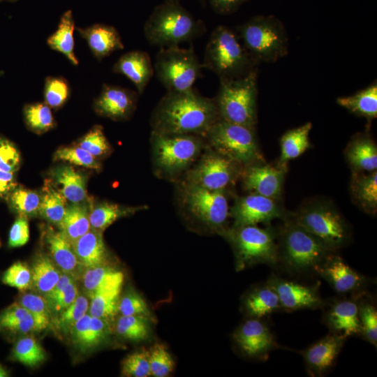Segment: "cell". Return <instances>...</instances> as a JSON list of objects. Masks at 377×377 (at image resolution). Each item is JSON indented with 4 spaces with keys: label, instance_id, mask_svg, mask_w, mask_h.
I'll list each match as a JSON object with an SVG mask.
<instances>
[{
    "label": "cell",
    "instance_id": "cell-26",
    "mask_svg": "<svg viewBox=\"0 0 377 377\" xmlns=\"http://www.w3.org/2000/svg\"><path fill=\"white\" fill-rule=\"evenodd\" d=\"M80 265L91 268L107 265L108 253L102 232L91 228L72 244Z\"/></svg>",
    "mask_w": 377,
    "mask_h": 377
},
{
    "label": "cell",
    "instance_id": "cell-18",
    "mask_svg": "<svg viewBox=\"0 0 377 377\" xmlns=\"http://www.w3.org/2000/svg\"><path fill=\"white\" fill-rule=\"evenodd\" d=\"M138 94L120 86L103 84L94 102V110L100 116L113 120L128 119L135 110Z\"/></svg>",
    "mask_w": 377,
    "mask_h": 377
},
{
    "label": "cell",
    "instance_id": "cell-7",
    "mask_svg": "<svg viewBox=\"0 0 377 377\" xmlns=\"http://www.w3.org/2000/svg\"><path fill=\"white\" fill-rule=\"evenodd\" d=\"M238 36L253 60L275 62L288 52V38L282 22L272 15H256L237 28Z\"/></svg>",
    "mask_w": 377,
    "mask_h": 377
},
{
    "label": "cell",
    "instance_id": "cell-12",
    "mask_svg": "<svg viewBox=\"0 0 377 377\" xmlns=\"http://www.w3.org/2000/svg\"><path fill=\"white\" fill-rule=\"evenodd\" d=\"M242 168L213 149L188 171L185 182L211 191H226L240 177Z\"/></svg>",
    "mask_w": 377,
    "mask_h": 377
},
{
    "label": "cell",
    "instance_id": "cell-11",
    "mask_svg": "<svg viewBox=\"0 0 377 377\" xmlns=\"http://www.w3.org/2000/svg\"><path fill=\"white\" fill-rule=\"evenodd\" d=\"M205 138L214 151L242 166L264 159L253 128L219 119Z\"/></svg>",
    "mask_w": 377,
    "mask_h": 377
},
{
    "label": "cell",
    "instance_id": "cell-22",
    "mask_svg": "<svg viewBox=\"0 0 377 377\" xmlns=\"http://www.w3.org/2000/svg\"><path fill=\"white\" fill-rule=\"evenodd\" d=\"M112 70L113 73L128 78L140 94L144 92L154 72L150 56L142 50H132L121 55Z\"/></svg>",
    "mask_w": 377,
    "mask_h": 377
},
{
    "label": "cell",
    "instance_id": "cell-34",
    "mask_svg": "<svg viewBox=\"0 0 377 377\" xmlns=\"http://www.w3.org/2000/svg\"><path fill=\"white\" fill-rule=\"evenodd\" d=\"M147 208V205L127 207L106 202L98 204L89 212L91 228L103 232L117 219Z\"/></svg>",
    "mask_w": 377,
    "mask_h": 377
},
{
    "label": "cell",
    "instance_id": "cell-5",
    "mask_svg": "<svg viewBox=\"0 0 377 377\" xmlns=\"http://www.w3.org/2000/svg\"><path fill=\"white\" fill-rule=\"evenodd\" d=\"M201 64L220 79L244 76L257 65L238 35L224 25L218 26L212 33Z\"/></svg>",
    "mask_w": 377,
    "mask_h": 377
},
{
    "label": "cell",
    "instance_id": "cell-42",
    "mask_svg": "<svg viewBox=\"0 0 377 377\" xmlns=\"http://www.w3.org/2000/svg\"><path fill=\"white\" fill-rule=\"evenodd\" d=\"M45 103L50 108L59 109L62 107L71 96V86L63 77L47 76L44 84Z\"/></svg>",
    "mask_w": 377,
    "mask_h": 377
},
{
    "label": "cell",
    "instance_id": "cell-52",
    "mask_svg": "<svg viewBox=\"0 0 377 377\" xmlns=\"http://www.w3.org/2000/svg\"><path fill=\"white\" fill-rule=\"evenodd\" d=\"M118 311L121 316H138L149 318L151 313L145 300L137 293L129 291L118 304Z\"/></svg>",
    "mask_w": 377,
    "mask_h": 377
},
{
    "label": "cell",
    "instance_id": "cell-28",
    "mask_svg": "<svg viewBox=\"0 0 377 377\" xmlns=\"http://www.w3.org/2000/svg\"><path fill=\"white\" fill-rule=\"evenodd\" d=\"M45 241L50 251L51 259L66 274L75 278L77 275L80 265L73 251L72 244L59 230L48 228L45 232Z\"/></svg>",
    "mask_w": 377,
    "mask_h": 377
},
{
    "label": "cell",
    "instance_id": "cell-14",
    "mask_svg": "<svg viewBox=\"0 0 377 377\" xmlns=\"http://www.w3.org/2000/svg\"><path fill=\"white\" fill-rule=\"evenodd\" d=\"M288 214L280 200L254 193L237 198L230 211L234 220L232 227L260 223L267 226L276 219H283Z\"/></svg>",
    "mask_w": 377,
    "mask_h": 377
},
{
    "label": "cell",
    "instance_id": "cell-6",
    "mask_svg": "<svg viewBox=\"0 0 377 377\" xmlns=\"http://www.w3.org/2000/svg\"><path fill=\"white\" fill-rule=\"evenodd\" d=\"M258 71L231 79H220L214 98L220 119L255 128L258 121Z\"/></svg>",
    "mask_w": 377,
    "mask_h": 377
},
{
    "label": "cell",
    "instance_id": "cell-3",
    "mask_svg": "<svg viewBox=\"0 0 377 377\" xmlns=\"http://www.w3.org/2000/svg\"><path fill=\"white\" fill-rule=\"evenodd\" d=\"M205 30L203 22L195 19L179 2L168 0L154 8L144 25L148 43L161 47L191 41Z\"/></svg>",
    "mask_w": 377,
    "mask_h": 377
},
{
    "label": "cell",
    "instance_id": "cell-38",
    "mask_svg": "<svg viewBox=\"0 0 377 377\" xmlns=\"http://www.w3.org/2000/svg\"><path fill=\"white\" fill-rule=\"evenodd\" d=\"M123 281V273L108 265L86 268L82 274L83 286L90 297L103 287Z\"/></svg>",
    "mask_w": 377,
    "mask_h": 377
},
{
    "label": "cell",
    "instance_id": "cell-36",
    "mask_svg": "<svg viewBox=\"0 0 377 377\" xmlns=\"http://www.w3.org/2000/svg\"><path fill=\"white\" fill-rule=\"evenodd\" d=\"M57 267L46 255L40 254L36 258L31 269V286L38 293L45 295L52 290L61 275Z\"/></svg>",
    "mask_w": 377,
    "mask_h": 377
},
{
    "label": "cell",
    "instance_id": "cell-44",
    "mask_svg": "<svg viewBox=\"0 0 377 377\" xmlns=\"http://www.w3.org/2000/svg\"><path fill=\"white\" fill-rule=\"evenodd\" d=\"M362 293L358 299L359 318L362 327V334L364 339L377 346V311L374 304L367 300H362Z\"/></svg>",
    "mask_w": 377,
    "mask_h": 377
},
{
    "label": "cell",
    "instance_id": "cell-27",
    "mask_svg": "<svg viewBox=\"0 0 377 377\" xmlns=\"http://www.w3.org/2000/svg\"><path fill=\"white\" fill-rule=\"evenodd\" d=\"M50 174L52 184L66 200L71 203H78L86 199V177L72 166L55 167Z\"/></svg>",
    "mask_w": 377,
    "mask_h": 377
},
{
    "label": "cell",
    "instance_id": "cell-25",
    "mask_svg": "<svg viewBox=\"0 0 377 377\" xmlns=\"http://www.w3.org/2000/svg\"><path fill=\"white\" fill-rule=\"evenodd\" d=\"M349 191L352 201L364 212H377V170L352 172Z\"/></svg>",
    "mask_w": 377,
    "mask_h": 377
},
{
    "label": "cell",
    "instance_id": "cell-30",
    "mask_svg": "<svg viewBox=\"0 0 377 377\" xmlns=\"http://www.w3.org/2000/svg\"><path fill=\"white\" fill-rule=\"evenodd\" d=\"M75 28L72 10H68L61 16L55 31L47 38V44L52 50L64 54L71 64L77 66L79 61L74 51Z\"/></svg>",
    "mask_w": 377,
    "mask_h": 377
},
{
    "label": "cell",
    "instance_id": "cell-58",
    "mask_svg": "<svg viewBox=\"0 0 377 377\" xmlns=\"http://www.w3.org/2000/svg\"><path fill=\"white\" fill-rule=\"evenodd\" d=\"M213 10L220 15H229L237 11L248 0H207Z\"/></svg>",
    "mask_w": 377,
    "mask_h": 377
},
{
    "label": "cell",
    "instance_id": "cell-54",
    "mask_svg": "<svg viewBox=\"0 0 377 377\" xmlns=\"http://www.w3.org/2000/svg\"><path fill=\"white\" fill-rule=\"evenodd\" d=\"M20 165V154L16 146L8 139L0 135V170L15 172Z\"/></svg>",
    "mask_w": 377,
    "mask_h": 377
},
{
    "label": "cell",
    "instance_id": "cell-33",
    "mask_svg": "<svg viewBox=\"0 0 377 377\" xmlns=\"http://www.w3.org/2000/svg\"><path fill=\"white\" fill-rule=\"evenodd\" d=\"M89 212L85 203H71L66 206L65 214L58 227L71 244L91 229Z\"/></svg>",
    "mask_w": 377,
    "mask_h": 377
},
{
    "label": "cell",
    "instance_id": "cell-61",
    "mask_svg": "<svg viewBox=\"0 0 377 377\" xmlns=\"http://www.w3.org/2000/svg\"><path fill=\"white\" fill-rule=\"evenodd\" d=\"M8 373L7 370L0 364V377L8 376Z\"/></svg>",
    "mask_w": 377,
    "mask_h": 377
},
{
    "label": "cell",
    "instance_id": "cell-46",
    "mask_svg": "<svg viewBox=\"0 0 377 377\" xmlns=\"http://www.w3.org/2000/svg\"><path fill=\"white\" fill-rule=\"evenodd\" d=\"M77 146L82 148L94 157L107 155L111 149L103 128L101 125H95L79 141Z\"/></svg>",
    "mask_w": 377,
    "mask_h": 377
},
{
    "label": "cell",
    "instance_id": "cell-2",
    "mask_svg": "<svg viewBox=\"0 0 377 377\" xmlns=\"http://www.w3.org/2000/svg\"><path fill=\"white\" fill-rule=\"evenodd\" d=\"M276 230L279 263L290 274L316 272L332 251L322 241L297 223L291 213Z\"/></svg>",
    "mask_w": 377,
    "mask_h": 377
},
{
    "label": "cell",
    "instance_id": "cell-45",
    "mask_svg": "<svg viewBox=\"0 0 377 377\" xmlns=\"http://www.w3.org/2000/svg\"><path fill=\"white\" fill-rule=\"evenodd\" d=\"M88 299L78 295L76 299L66 309L62 310L56 320L57 327L64 332H70L72 326L88 311Z\"/></svg>",
    "mask_w": 377,
    "mask_h": 377
},
{
    "label": "cell",
    "instance_id": "cell-47",
    "mask_svg": "<svg viewBox=\"0 0 377 377\" xmlns=\"http://www.w3.org/2000/svg\"><path fill=\"white\" fill-rule=\"evenodd\" d=\"M149 352L142 348L128 355L122 362L121 374L128 377H147L151 376Z\"/></svg>",
    "mask_w": 377,
    "mask_h": 377
},
{
    "label": "cell",
    "instance_id": "cell-29",
    "mask_svg": "<svg viewBox=\"0 0 377 377\" xmlns=\"http://www.w3.org/2000/svg\"><path fill=\"white\" fill-rule=\"evenodd\" d=\"M312 124H306L283 134L280 139L281 155L277 166L287 172L288 163L302 155L310 147L309 133Z\"/></svg>",
    "mask_w": 377,
    "mask_h": 377
},
{
    "label": "cell",
    "instance_id": "cell-59",
    "mask_svg": "<svg viewBox=\"0 0 377 377\" xmlns=\"http://www.w3.org/2000/svg\"><path fill=\"white\" fill-rule=\"evenodd\" d=\"M17 186L14 172L0 170V198L6 199Z\"/></svg>",
    "mask_w": 377,
    "mask_h": 377
},
{
    "label": "cell",
    "instance_id": "cell-17",
    "mask_svg": "<svg viewBox=\"0 0 377 377\" xmlns=\"http://www.w3.org/2000/svg\"><path fill=\"white\" fill-rule=\"evenodd\" d=\"M232 337L242 352L249 357H267L277 347L272 332L261 318L246 320Z\"/></svg>",
    "mask_w": 377,
    "mask_h": 377
},
{
    "label": "cell",
    "instance_id": "cell-31",
    "mask_svg": "<svg viewBox=\"0 0 377 377\" xmlns=\"http://www.w3.org/2000/svg\"><path fill=\"white\" fill-rule=\"evenodd\" d=\"M337 103L350 113L364 117L370 123L377 117L376 82L353 95L339 97Z\"/></svg>",
    "mask_w": 377,
    "mask_h": 377
},
{
    "label": "cell",
    "instance_id": "cell-8",
    "mask_svg": "<svg viewBox=\"0 0 377 377\" xmlns=\"http://www.w3.org/2000/svg\"><path fill=\"white\" fill-rule=\"evenodd\" d=\"M156 171L162 177H177L198 158L204 146L202 137L190 134L151 132Z\"/></svg>",
    "mask_w": 377,
    "mask_h": 377
},
{
    "label": "cell",
    "instance_id": "cell-20",
    "mask_svg": "<svg viewBox=\"0 0 377 377\" xmlns=\"http://www.w3.org/2000/svg\"><path fill=\"white\" fill-rule=\"evenodd\" d=\"M346 338L330 332L323 339L302 351L307 370L313 376H321L329 371L345 343Z\"/></svg>",
    "mask_w": 377,
    "mask_h": 377
},
{
    "label": "cell",
    "instance_id": "cell-62",
    "mask_svg": "<svg viewBox=\"0 0 377 377\" xmlns=\"http://www.w3.org/2000/svg\"><path fill=\"white\" fill-rule=\"evenodd\" d=\"M18 0H0V2L1 1H8V2H15V1H17Z\"/></svg>",
    "mask_w": 377,
    "mask_h": 377
},
{
    "label": "cell",
    "instance_id": "cell-24",
    "mask_svg": "<svg viewBox=\"0 0 377 377\" xmlns=\"http://www.w3.org/2000/svg\"><path fill=\"white\" fill-rule=\"evenodd\" d=\"M344 156L352 172L377 170V145L368 131L357 133L351 138Z\"/></svg>",
    "mask_w": 377,
    "mask_h": 377
},
{
    "label": "cell",
    "instance_id": "cell-55",
    "mask_svg": "<svg viewBox=\"0 0 377 377\" xmlns=\"http://www.w3.org/2000/svg\"><path fill=\"white\" fill-rule=\"evenodd\" d=\"M29 239V223L27 217L18 216L9 232L8 246L19 247L24 245Z\"/></svg>",
    "mask_w": 377,
    "mask_h": 377
},
{
    "label": "cell",
    "instance_id": "cell-56",
    "mask_svg": "<svg viewBox=\"0 0 377 377\" xmlns=\"http://www.w3.org/2000/svg\"><path fill=\"white\" fill-rule=\"evenodd\" d=\"M79 295L75 281L69 283L56 297L47 302L50 311H61L68 306Z\"/></svg>",
    "mask_w": 377,
    "mask_h": 377
},
{
    "label": "cell",
    "instance_id": "cell-1",
    "mask_svg": "<svg viewBox=\"0 0 377 377\" xmlns=\"http://www.w3.org/2000/svg\"><path fill=\"white\" fill-rule=\"evenodd\" d=\"M220 119L214 98L205 97L193 87L170 91L162 97L151 118L152 131L162 134H190L205 137Z\"/></svg>",
    "mask_w": 377,
    "mask_h": 377
},
{
    "label": "cell",
    "instance_id": "cell-19",
    "mask_svg": "<svg viewBox=\"0 0 377 377\" xmlns=\"http://www.w3.org/2000/svg\"><path fill=\"white\" fill-rule=\"evenodd\" d=\"M335 252L330 253L316 269L322 276L339 293L358 292L366 283V278L351 268Z\"/></svg>",
    "mask_w": 377,
    "mask_h": 377
},
{
    "label": "cell",
    "instance_id": "cell-15",
    "mask_svg": "<svg viewBox=\"0 0 377 377\" xmlns=\"http://www.w3.org/2000/svg\"><path fill=\"white\" fill-rule=\"evenodd\" d=\"M286 172L262 159L243 166L239 178L245 191L281 200Z\"/></svg>",
    "mask_w": 377,
    "mask_h": 377
},
{
    "label": "cell",
    "instance_id": "cell-21",
    "mask_svg": "<svg viewBox=\"0 0 377 377\" xmlns=\"http://www.w3.org/2000/svg\"><path fill=\"white\" fill-rule=\"evenodd\" d=\"M361 293L350 299L335 300L324 316L325 325L332 333L349 337L362 334L359 318L358 299Z\"/></svg>",
    "mask_w": 377,
    "mask_h": 377
},
{
    "label": "cell",
    "instance_id": "cell-13",
    "mask_svg": "<svg viewBox=\"0 0 377 377\" xmlns=\"http://www.w3.org/2000/svg\"><path fill=\"white\" fill-rule=\"evenodd\" d=\"M181 200L191 214L216 229L222 230L230 216L226 191H211L184 182Z\"/></svg>",
    "mask_w": 377,
    "mask_h": 377
},
{
    "label": "cell",
    "instance_id": "cell-53",
    "mask_svg": "<svg viewBox=\"0 0 377 377\" xmlns=\"http://www.w3.org/2000/svg\"><path fill=\"white\" fill-rule=\"evenodd\" d=\"M17 302L44 323L49 325L51 311L44 297L25 293L20 297Z\"/></svg>",
    "mask_w": 377,
    "mask_h": 377
},
{
    "label": "cell",
    "instance_id": "cell-60",
    "mask_svg": "<svg viewBox=\"0 0 377 377\" xmlns=\"http://www.w3.org/2000/svg\"><path fill=\"white\" fill-rule=\"evenodd\" d=\"M75 278L71 274H61L59 279L52 290L44 296L46 301L52 300L61 293L69 283L74 282Z\"/></svg>",
    "mask_w": 377,
    "mask_h": 377
},
{
    "label": "cell",
    "instance_id": "cell-64",
    "mask_svg": "<svg viewBox=\"0 0 377 377\" xmlns=\"http://www.w3.org/2000/svg\"><path fill=\"white\" fill-rule=\"evenodd\" d=\"M1 246V242H0V246Z\"/></svg>",
    "mask_w": 377,
    "mask_h": 377
},
{
    "label": "cell",
    "instance_id": "cell-40",
    "mask_svg": "<svg viewBox=\"0 0 377 377\" xmlns=\"http://www.w3.org/2000/svg\"><path fill=\"white\" fill-rule=\"evenodd\" d=\"M24 119L27 126L36 133H43L55 126L50 108L45 103L27 104L23 108Z\"/></svg>",
    "mask_w": 377,
    "mask_h": 377
},
{
    "label": "cell",
    "instance_id": "cell-49",
    "mask_svg": "<svg viewBox=\"0 0 377 377\" xmlns=\"http://www.w3.org/2000/svg\"><path fill=\"white\" fill-rule=\"evenodd\" d=\"M54 161H68L87 168L98 170L101 163L96 158L79 146L61 147L54 154Z\"/></svg>",
    "mask_w": 377,
    "mask_h": 377
},
{
    "label": "cell",
    "instance_id": "cell-39",
    "mask_svg": "<svg viewBox=\"0 0 377 377\" xmlns=\"http://www.w3.org/2000/svg\"><path fill=\"white\" fill-rule=\"evenodd\" d=\"M6 200L10 209L19 216L27 218L39 214L40 195L36 191L17 186Z\"/></svg>",
    "mask_w": 377,
    "mask_h": 377
},
{
    "label": "cell",
    "instance_id": "cell-37",
    "mask_svg": "<svg viewBox=\"0 0 377 377\" xmlns=\"http://www.w3.org/2000/svg\"><path fill=\"white\" fill-rule=\"evenodd\" d=\"M66 199L50 179L45 181L40 195L39 214L47 221L59 225L66 212Z\"/></svg>",
    "mask_w": 377,
    "mask_h": 377
},
{
    "label": "cell",
    "instance_id": "cell-9",
    "mask_svg": "<svg viewBox=\"0 0 377 377\" xmlns=\"http://www.w3.org/2000/svg\"><path fill=\"white\" fill-rule=\"evenodd\" d=\"M231 243L238 268L258 263L276 266L279 263L276 230L267 225L232 227L223 231Z\"/></svg>",
    "mask_w": 377,
    "mask_h": 377
},
{
    "label": "cell",
    "instance_id": "cell-51",
    "mask_svg": "<svg viewBox=\"0 0 377 377\" xmlns=\"http://www.w3.org/2000/svg\"><path fill=\"white\" fill-rule=\"evenodd\" d=\"M109 330L106 320L91 316L85 339L80 350L86 352L101 345L108 337Z\"/></svg>",
    "mask_w": 377,
    "mask_h": 377
},
{
    "label": "cell",
    "instance_id": "cell-48",
    "mask_svg": "<svg viewBox=\"0 0 377 377\" xmlns=\"http://www.w3.org/2000/svg\"><path fill=\"white\" fill-rule=\"evenodd\" d=\"M149 352L151 376L165 377L173 371L174 360L164 345L156 343Z\"/></svg>",
    "mask_w": 377,
    "mask_h": 377
},
{
    "label": "cell",
    "instance_id": "cell-43",
    "mask_svg": "<svg viewBox=\"0 0 377 377\" xmlns=\"http://www.w3.org/2000/svg\"><path fill=\"white\" fill-rule=\"evenodd\" d=\"M116 331L126 339L142 341L149 337V327L145 317L121 316L117 322Z\"/></svg>",
    "mask_w": 377,
    "mask_h": 377
},
{
    "label": "cell",
    "instance_id": "cell-57",
    "mask_svg": "<svg viewBox=\"0 0 377 377\" xmlns=\"http://www.w3.org/2000/svg\"><path fill=\"white\" fill-rule=\"evenodd\" d=\"M91 318V316L89 313H86L72 326L70 330L72 341L79 349L85 339Z\"/></svg>",
    "mask_w": 377,
    "mask_h": 377
},
{
    "label": "cell",
    "instance_id": "cell-4",
    "mask_svg": "<svg viewBox=\"0 0 377 377\" xmlns=\"http://www.w3.org/2000/svg\"><path fill=\"white\" fill-rule=\"evenodd\" d=\"M291 216L297 223L332 251L345 246L350 241L351 231L346 220L328 199H309Z\"/></svg>",
    "mask_w": 377,
    "mask_h": 377
},
{
    "label": "cell",
    "instance_id": "cell-10",
    "mask_svg": "<svg viewBox=\"0 0 377 377\" xmlns=\"http://www.w3.org/2000/svg\"><path fill=\"white\" fill-rule=\"evenodd\" d=\"M202 64L193 45L161 47L156 55L154 70L167 91H183L193 88L201 75Z\"/></svg>",
    "mask_w": 377,
    "mask_h": 377
},
{
    "label": "cell",
    "instance_id": "cell-63",
    "mask_svg": "<svg viewBox=\"0 0 377 377\" xmlns=\"http://www.w3.org/2000/svg\"><path fill=\"white\" fill-rule=\"evenodd\" d=\"M168 1H172L175 2H179L180 0H168ZM202 3H204L205 0H200Z\"/></svg>",
    "mask_w": 377,
    "mask_h": 377
},
{
    "label": "cell",
    "instance_id": "cell-23",
    "mask_svg": "<svg viewBox=\"0 0 377 377\" xmlns=\"http://www.w3.org/2000/svg\"><path fill=\"white\" fill-rule=\"evenodd\" d=\"M76 29L86 40L91 54L98 61L114 51L124 48L121 36L113 26L97 23L86 28L76 27Z\"/></svg>",
    "mask_w": 377,
    "mask_h": 377
},
{
    "label": "cell",
    "instance_id": "cell-32",
    "mask_svg": "<svg viewBox=\"0 0 377 377\" xmlns=\"http://www.w3.org/2000/svg\"><path fill=\"white\" fill-rule=\"evenodd\" d=\"M244 306L249 316L256 318L281 309L277 293L267 282L253 289L246 296Z\"/></svg>",
    "mask_w": 377,
    "mask_h": 377
},
{
    "label": "cell",
    "instance_id": "cell-16",
    "mask_svg": "<svg viewBox=\"0 0 377 377\" xmlns=\"http://www.w3.org/2000/svg\"><path fill=\"white\" fill-rule=\"evenodd\" d=\"M267 282L277 293L281 309H315L324 305L318 292L319 282L314 286H306L275 275L271 276Z\"/></svg>",
    "mask_w": 377,
    "mask_h": 377
},
{
    "label": "cell",
    "instance_id": "cell-50",
    "mask_svg": "<svg viewBox=\"0 0 377 377\" xmlns=\"http://www.w3.org/2000/svg\"><path fill=\"white\" fill-rule=\"evenodd\" d=\"M1 281L4 284L18 290H27L32 284L31 270L26 263L16 262L3 272Z\"/></svg>",
    "mask_w": 377,
    "mask_h": 377
},
{
    "label": "cell",
    "instance_id": "cell-41",
    "mask_svg": "<svg viewBox=\"0 0 377 377\" xmlns=\"http://www.w3.org/2000/svg\"><path fill=\"white\" fill-rule=\"evenodd\" d=\"M12 357L25 366L34 367L45 360L46 354L38 341L34 337L28 336L16 342Z\"/></svg>",
    "mask_w": 377,
    "mask_h": 377
},
{
    "label": "cell",
    "instance_id": "cell-35",
    "mask_svg": "<svg viewBox=\"0 0 377 377\" xmlns=\"http://www.w3.org/2000/svg\"><path fill=\"white\" fill-rule=\"evenodd\" d=\"M123 282L103 287L91 297L89 313L91 316L107 320L118 311Z\"/></svg>",
    "mask_w": 377,
    "mask_h": 377
}]
</instances>
